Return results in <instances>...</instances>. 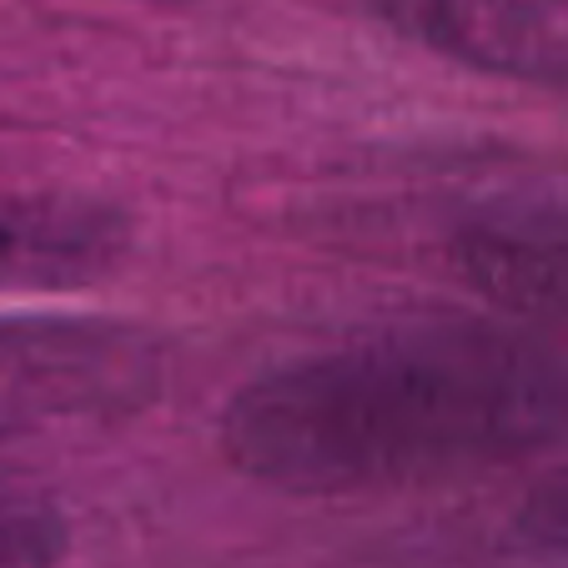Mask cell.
Listing matches in <instances>:
<instances>
[{
  "label": "cell",
  "instance_id": "cell-1",
  "mask_svg": "<svg viewBox=\"0 0 568 568\" xmlns=\"http://www.w3.org/2000/svg\"><path fill=\"white\" fill-rule=\"evenodd\" d=\"M222 453L282 494H377L568 438V353L488 322H423L236 387Z\"/></svg>",
  "mask_w": 568,
  "mask_h": 568
},
{
  "label": "cell",
  "instance_id": "cell-2",
  "mask_svg": "<svg viewBox=\"0 0 568 568\" xmlns=\"http://www.w3.org/2000/svg\"><path fill=\"white\" fill-rule=\"evenodd\" d=\"M166 393V343L121 317H0V443L116 428Z\"/></svg>",
  "mask_w": 568,
  "mask_h": 568
},
{
  "label": "cell",
  "instance_id": "cell-3",
  "mask_svg": "<svg viewBox=\"0 0 568 568\" xmlns=\"http://www.w3.org/2000/svg\"><path fill=\"white\" fill-rule=\"evenodd\" d=\"M423 51L524 87H568V0H367Z\"/></svg>",
  "mask_w": 568,
  "mask_h": 568
},
{
  "label": "cell",
  "instance_id": "cell-4",
  "mask_svg": "<svg viewBox=\"0 0 568 568\" xmlns=\"http://www.w3.org/2000/svg\"><path fill=\"white\" fill-rule=\"evenodd\" d=\"M136 247L116 202L81 192L0 196V292H71L101 282Z\"/></svg>",
  "mask_w": 568,
  "mask_h": 568
},
{
  "label": "cell",
  "instance_id": "cell-5",
  "mask_svg": "<svg viewBox=\"0 0 568 568\" xmlns=\"http://www.w3.org/2000/svg\"><path fill=\"white\" fill-rule=\"evenodd\" d=\"M453 267L494 307L568 322V192L473 222L453 242Z\"/></svg>",
  "mask_w": 568,
  "mask_h": 568
},
{
  "label": "cell",
  "instance_id": "cell-6",
  "mask_svg": "<svg viewBox=\"0 0 568 568\" xmlns=\"http://www.w3.org/2000/svg\"><path fill=\"white\" fill-rule=\"evenodd\" d=\"M71 554V524L41 494L0 488V568H61Z\"/></svg>",
  "mask_w": 568,
  "mask_h": 568
},
{
  "label": "cell",
  "instance_id": "cell-7",
  "mask_svg": "<svg viewBox=\"0 0 568 568\" xmlns=\"http://www.w3.org/2000/svg\"><path fill=\"white\" fill-rule=\"evenodd\" d=\"M514 528L528 548H538V554H564L568 558V468L548 473L534 494L518 504Z\"/></svg>",
  "mask_w": 568,
  "mask_h": 568
},
{
  "label": "cell",
  "instance_id": "cell-8",
  "mask_svg": "<svg viewBox=\"0 0 568 568\" xmlns=\"http://www.w3.org/2000/svg\"><path fill=\"white\" fill-rule=\"evenodd\" d=\"M151 6H166V0H151Z\"/></svg>",
  "mask_w": 568,
  "mask_h": 568
}]
</instances>
